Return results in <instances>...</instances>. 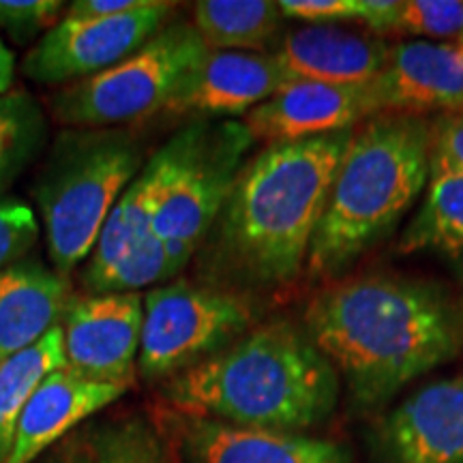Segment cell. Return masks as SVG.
I'll list each match as a JSON object with an SVG mask.
<instances>
[{"mask_svg": "<svg viewBox=\"0 0 463 463\" xmlns=\"http://www.w3.org/2000/svg\"><path fill=\"white\" fill-rule=\"evenodd\" d=\"M305 333L361 412L453 361L463 344L461 311L442 288L378 273L324 286L307 305Z\"/></svg>", "mask_w": 463, "mask_h": 463, "instance_id": "6da1fadb", "label": "cell"}, {"mask_svg": "<svg viewBox=\"0 0 463 463\" xmlns=\"http://www.w3.org/2000/svg\"><path fill=\"white\" fill-rule=\"evenodd\" d=\"M352 136L269 144L242 165L206 234L202 264L217 288L269 292L298 279Z\"/></svg>", "mask_w": 463, "mask_h": 463, "instance_id": "7a4b0ae2", "label": "cell"}, {"mask_svg": "<svg viewBox=\"0 0 463 463\" xmlns=\"http://www.w3.org/2000/svg\"><path fill=\"white\" fill-rule=\"evenodd\" d=\"M164 397L184 416L300 433L331 419L341 382L305 328L275 320L165 380Z\"/></svg>", "mask_w": 463, "mask_h": 463, "instance_id": "3957f363", "label": "cell"}, {"mask_svg": "<svg viewBox=\"0 0 463 463\" xmlns=\"http://www.w3.org/2000/svg\"><path fill=\"white\" fill-rule=\"evenodd\" d=\"M431 178V123L378 114L354 129L311 241L307 275L337 281L389 239Z\"/></svg>", "mask_w": 463, "mask_h": 463, "instance_id": "277c9868", "label": "cell"}, {"mask_svg": "<svg viewBox=\"0 0 463 463\" xmlns=\"http://www.w3.org/2000/svg\"><path fill=\"white\" fill-rule=\"evenodd\" d=\"M140 164L142 146L129 131L67 129L56 137L34 184V200L58 275L67 279L90 256Z\"/></svg>", "mask_w": 463, "mask_h": 463, "instance_id": "5b68a950", "label": "cell"}, {"mask_svg": "<svg viewBox=\"0 0 463 463\" xmlns=\"http://www.w3.org/2000/svg\"><path fill=\"white\" fill-rule=\"evenodd\" d=\"M208 52L194 24L174 22L118 65L58 90L52 116L73 129H106L161 112Z\"/></svg>", "mask_w": 463, "mask_h": 463, "instance_id": "8992f818", "label": "cell"}, {"mask_svg": "<svg viewBox=\"0 0 463 463\" xmlns=\"http://www.w3.org/2000/svg\"><path fill=\"white\" fill-rule=\"evenodd\" d=\"M256 311L245 294L178 281L144 297L137 369L146 380H170L241 339Z\"/></svg>", "mask_w": 463, "mask_h": 463, "instance_id": "52a82bcc", "label": "cell"}, {"mask_svg": "<svg viewBox=\"0 0 463 463\" xmlns=\"http://www.w3.org/2000/svg\"><path fill=\"white\" fill-rule=\"evenodd\" d=\"M242 123L206 127L204 136L153 223L176 273H181L217 222L251 146Z\"/></svg>", "mask_w": 463, "mask_h": 463, "instance_id": "ba28073f", "label": "cell"}, {"mask_svg": "<svg viewBox=\"0 0 463 463\" xmlns=\"http://www.w3.org/2000/svg\"><path fill=\"white\" fill-rule=\"evenodd\" d=\"M172 9V3L146 0L140 9L109 20L65 17L28 52L22 71L37 84L82 82L136 54L165 26Z\"/></svg>", "mask_w": 463, "mask_h": 463, "instance_id": "9c48e42d", "label": "cell"}, {"mask_svg": "<svg viewBox=\"0 0 463 463\" xmlns=\"http://www.w3.org/2000/svg\"><path fill=\"white\" fill-rule=\"evenodd\" d=\"M142 322L144 298L137 292L71 300L61 324L67 369L129 389L136 382Z\"/></svg>", "mask_w": 463, "mask_h": 463, "instance_id": "30bf717a", "label": "cell"}, {"mask_svg": "<svg viewBox=\"0 0 463 463\" xmlns=\"http://www.w3.org/2000/svg\"><path fill=\"white\" fill-rule=\"evenodd\" d=\"M206 127V123H194L178 131L150 157L142 172L123 191V195L109 211V217L103 223L99 239L90 253L89 266L82 275L86 288L99 281L116 264V260L125 256L136 242L153 234L155 219L187 167Z\"/></svg>", "mask_w": 463, "mask_h": 463, "instance_id": "8fae6325", "label": "cell"}, {"mask_svg": "<svg viewBox=\"0 0 463 463\" xmlns=\"http://www.w3.org/2000/svg\"><path fill=\"white\" fill-rule=\"evenodd\" d=\"M378 463H463V375L422 386L372 438Z\"/></svg>", "mask_w": 463, "mask_h": 463, "instance_id": "7c38bea8", "label": "cell"}, {"mask_svg": "<svg viewBox=\"0 0 463 463\" xmlns=\"http://www.w3.org/2000/svg\"><path fill=\"white\" fill-rule=\"evenodd\" d=\"M378 114H463V45L402 42L369 82Z\"/></svg>", "mask_w": 463, "mask_h": 463, "instance_id": "4fadbf2b", "label": "cell"}, {"mask_svg": "<svg viewBox=\"0 0 463 463\" xmlns=\"http://www.w3.org/2000/svg\"><path fill=\"white\" fill-rule=\"evenodd\" d=\"M378 116L369 92L363 86H331L316 82L286 84L270 99L245 114V129L251 140L269 144L298 142L326 133L356 129Z\"/></svg>", "mask_w": 463, "mask_h": 463, "instance_id": "5bb4252c", "label": "cell"}, {"mask_svg": "<svg viewBox=\"0 0 463 463\" xmlns=\"http://www.w3.org/2000/svg\"><path fill=\"white\" fill-rule=\"evenodd\" d=\"M391 45L373 33L337 24H303L283 34L275 61L286 84H369L384 69Z\"/></svg>", "mask_w": 463, "mask_h": 463, "instance_id": "9a60e30c", "label": "cell"}, {"mask_svg": "<svg viewBox=\"0 0 463 463\" xmlns=\"http://www.w3.org/2000/svg\"><path fill=\"white\" fill-rule=\"evenodd\" d=\"M174 436L189 463H352L339 442L303 433L245 430L178 414Z\"/></svg>", "mask_w": 463, "mask_h": 463, "instance_id": "2e32d148", "label": "cell"}, {"mask_svg": "<svg viewBox=\"0 0 463 463\" xmlns=\"http://www.w3.org/2000/svg\"><path fill=\"white\" fill-rule=\"evenodd\" d=\"M286 86L273 54L211 50L184 75L165 112L245 116Z\"/></svg>", "mask_w": 463, "mask_h": 463, "instance_id": "e0dca14e", "label": "cell"}, {"mask_svg": "<svg viewBox=\"0 0 463 463\" xmlns=\"http://www.w3.org/2000/svg\"><path fill=\"white\" fill-rule=\"evenodd\" d=\"M125 391L86 380L67 367L50 373L22 410L5 463H34L65 439L73 427L123 397Z\"/></svg>", "mask_w": 463, "mask_h": 463, "instance_id": "ac0fdd59", "label": "cell"}, {"mask_svg": "<svg viewBox=\"0 0 463 463\" xmlns=\"http://www.w3.org/2000/svg\"><path fill=\"white\" fill-rule=\"evenodd\" d=\"M69 281L42 264L0 270V363L43 339L62 320Z\"/></svg>", "mask_w": 463, "mask_h": 463, "instance_id": "d6986e66", "label": "cell"}, {"mask_svg": "<svg viewBox=\"0 0 463 463\" xmlns=\"http://www.w3.org/2000/svg\"><path fill=\"white\" fill-rule=\"evenodd\" d=\"M397 251L436 256L463 277V174L431 172L425 200L402 232Z\"/></svg>", "mask_w": 463, "mask_h": 463, "instance_id": "ffe728a7", "label": "cell"}, {"mask_svg": "<svg viewBox=\"0 0 463 463\" xmlns=\"http://www.w3.org/2000/svg\"><path fill=\"white\" fill-rule=\"evenodd\" d=\"M194 26L211 50L264 54L279 37L283 14L273 0H202L194 5Z\"/></svg>", "mask_w": 463, "mask_h": 463, "instance_id": "44dd1931", "label": "cell"}, {"mask_svg": "<svg viewBox=\"0 0 463 463\" xmlns=\"http://www.w3.org/2000/svg\"><path fill=\"white\" fill-rule=\"evenodd\" d=\"M67 367L61 324L37 344L0 363V463L14 444L15 425L22 410L50 373Z\"/></svg>", "mask_w": 463, "mask_h": 463, "instance_id": "7402d4cb", "label": "cell"}, {"mask_svg": "<svg viewBox=\"0 0 463 463\" xmlns=\"http://www.w3.org/2000/svg\"><path fill=\"white\" fill-rule=\"evenodd\" d=\"M48 137V123L42 106L28 92L0 95V191L26 170L42 153Z\"/></svg>", "mask_w": 463, "mask_h": 463, "instance_id": "603a6c76", "label": "cell"}, {"mask_svg": "<svg viewBox=\"0 0 463 463\" xmlns=\"http://www.w3.org/2000/svg\"><path fill=\"white\" fill-rule=\"evenodd\" d=\"M86 438L97 463H170L164 439L142 414L92 427Z\"/></svg>", "mask_w": 463, "mask_h": 463, "instance_id": "cb8c5ba5", "label": "cell"}, {"mask_svg": "<svg viewBox=\"0 0 463 463\" xmlns=\"http://www.w3.org/2000/svg\"><path fill=\"white\" fill-rule=\"evenodd\" d=\"M176 273L170 256H167L164 242L155 232L146 239L136 242L125 256L116 260V264L101 277L99 281L86 288L92 297L99 294H131L150 283L170 281Z\"/></svg>", "mask_w": 463, "mask_h": 463, "instance_id": "d4e9b609", "label": "cell"}, {"mask_svg": "<svg viewBox=\"0 0 463 463\" xmlns=\"http://www.w3.org/2000/svg\"><path fill=\"white\" fill-rule=\"evenodd\" d=\"M461 33L463 0H397L382 28V34H410L422 42H457Z\"/></svg>", "mask_w": 463, "mask_h": 463, "instance_id": "484cf974", "label": "cell"}, {"mask_svg": "<svg viewBox=\"0 0 463 463\" xmlns=\"http://www.w3.org/2000/svg\"><path fill=\"white\" fill-rule=\"evenodd\" d=\"M39 239V222L31 206L0 200V270L24 258Z\"/></svg>", "mask_w": 463, "mask_h": 463, "instance_id": "4316f807", "label": "cell"}, {"mask_svg": "<svg viewBox=\"0 0 463 463\" xmlns=\"http://www.w3.org/2000/svg\"><path fill=\"white\" fill-rule=\"evenodd\" d=\"M62 11L61 0H0V28L22 42L50 26Z\"/></svg>", "mask_w": 463, "mask_h": 463, "instance_id": "83f0119b", "label": "cell"}, {"mask_svg": "<svg viewBox=\"0 0 463 463\" xmlns=\"http://www.w3.org/2000/svg\"><path fill=\"white\" fill-rule=\"evenodd\" d=\"M279 9L283 17H292L305 24L363 20V0H281Z\"/></svg>", "mask_w": 463, "mask_h": 463, "instance_id": "f1b7e54d", "label": "cell"}, {"mask_svg": "<svg viewBox=\"0 0 463 463\" xmlns=\"http://www.w3.org/2000/svg\"><path fill=\"white\" fill-rule=\"evenodd\" d=\"M431 172L463 174V114H439L431 123Z\"/></svg>", "mask_w": 463, "mask_h": 463, "instance_id": "f546056e", "label": "cell"}, {"mask_svg": "<svg viewBox=\"0 0 463 463\" xmlns=\"http://www.w3.org/2000/svg\"><path fill=\"white\" fill-rule=\"evenodd\" d=\"M146 0H78L67 11V20L73 22H95L109 20L131 11L140 9Z\"/></svg>", "mask_w": 463, "mask_h": 463, "instance_id": "4dcf8cb0", "label": "cell"}, {"mask_svg": "<svg viewBox=\"0 0 463 463\" xmlns=\"http://www.w3.org/2000/svg\"><path fill=\"white\" fill-rule=\"evenodd\" d=\"M34 463H97L86 433L69 436L50 450V455L39 457Z\"/></svg>", "mask_w": 463, "mask_h": 463, "instance_id": "1f68e13d", "label": "cell"}, {"mask_svg": "<svg viewBox=\"0 0 463 463\" xmlns=\"http://www.w3.org/2000/svg\"><path fill=\"white\" fill-rule=\"evenodd\" d=\"M14 67L15 58L11 54V50L0 42V95L11 89V82H14Z\"/></svg>", "mask_w": 463, "mask_h": 463, "instance_id": "d6a6232c", "label": "cell"}, {"mask_svg": "<svg viewBox=\"0 0 463 463\" xmlns=\"http://www.w3.org/2000/svg\"><path fill=\"white\" fill-rule=\"evenodd\" d=\"M457 43H461V45H463V33H461V37H459V39H457Z\"/></svg>", "mask_w": 463, "mask_h": 463, "instance_id": "836d02e7", "label": "cell"}, {"mask_svg": "<svg viewBox=\"0 0 463 463\" xmlns=\"http://www.w3.org/2000/svg\"><path fill=\"white\" fill-rule=\"evenodd\" d=\"M461 331H463V307H461Z\"/></svg>", "mask_w": 463, "mask_h": 463, "instance_id": "e575fe53", "label": "cell"}]
</instances>
